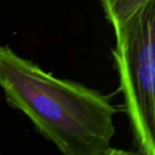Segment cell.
I'll list each match as a JSON object with an SVG mask.
<instances>
[{"mask_svg": "<svg viewBox=\"0 0 155 155\" xmlns=\"http://www.w3.org/2000/svg\"><path fill=\"white\" fill-rule=\"evenodd\" d=\"M0 87L11 107L65 155L114 154L116 108L100 91L54 77L0 45Z\"/></svg>", "mask_w": 155, "mask_h": 155, "instance_id": "1", "label": "cell"}, {"mask_svg": "<svg viewBox=\"0 0 155 155\" xmlns=\"http://www.w3.org/2000/svg\"><path fill=\"white\" fill-rule=\"evenodd\" d=\"M113 55L134 146L142 155L155 154V0L114 28Z\"/></svg>", "mask_w": 155, "mask_h": 155, "instance_id": "2", "label": "cell"}, {"mask_svg": "<svg viewBox=\"0 0 155 155\" xmlns=\"http://www.w3.org/2000/svg\"><path fill=\"white\" fill-rule=\"evenodd\" d=\"M150 0H101L104 14L113 29L127 21Z\"/></svg>", "mask_w": 155, "mask_h": 155, "instance_id": "3", "label": "cell"}]
</instances>
